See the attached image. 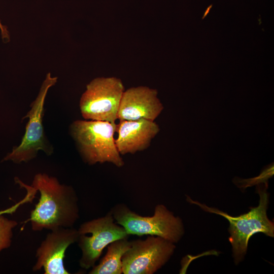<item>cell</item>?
I'll list each match as a JSON object with an SVG mask.
<instances>
[{
	"instance_id": "cell-1",
	"label": "cell",
	"mask_w": 274,
	"mask_h": 274,
	"mask_svg": "<svg viewBox=\"0 0 274 274\" xmlns=\"http://www.w3.org/2000/svg\"><path fill=\"white\" fill-rule=\"evenodd\" d=\"M31 186L39 191L40 198L24 223L29 222L34 231L73 227L79 218V209L72 186L45 173L36 174Z\"/></svg>"
},
{
	"instance_id": "cell-2",
	"label": "cell",
	"mask_w": 274,
	"mask_h": 274,
	"mask_svg": "<svg viewBox=\"0 0 274 274\" xmlns=\"http://www.w3.org/2000/svg\"><path fill=\"white\" fill-rule=\"evenodd\" d=\"M267 182L261 183L257 187L260 199L257 207L250 208L249 212L233 217L217 209L211 208L187 196V201L199 206L206 212L219 215L229 223L228 229L229 241L232 246V255L235 264L243 261L247 253L250 238L255 233L262 232L266 235L274 236V224L267 216L269 195Z\"/></svg>"
},
{
	"instance_id": "cell-3",
	"label": "cell",
	"mask_w": 274,
	"mask_h": 274,
	"mask_svg": "<svg viewBox=\"0 0 274 274\" xmlns=\"http://www.w3.org/2000/svg\"><path fill=\"white\" fill-rule=\"evenodd\" d=\"M116 124L108 121L76 120L70 131L84 161L89 164L110 162L117 167L124 163L115 144Z\"/></svg>"
},
{
	"instance_id": "cell-4",
	"label": "cell",
	"mask_w": 274,
	"mask_h": 274,
	"mask_svg": "<svg viewBox=\"0 0 274 274\" xmlns=\"http://www.w3.org/2000/svg\"><path fill=\"white\" fill-rule=\"evenodd\" d=\"M111 212L116 223L122 226L128 235H145L161 237L177 243L184 233L182 219L163 204L156 206L152 216H141L124 203L112 208Z\"/></svg>"
},
{
	"instance_id": "cell-5",
	"label": "cell",
	"mask_w": 274,
	"mask_h": 274,
	"mask_svg": "<svg viewBox=\"0 0 274 274\" xmlns=\"http://www.w3.org/2000/svg\"><path fill=\"white\" fill-rule=\"evenodd\" d=\"M124 90L122 80L117 77L93 79L87 85L80 99L83 117L87 120L115 123Z\"/></svg>"
},
{
	"instance_id": "cell-6",
	"label": "cell",
	"mask_w": 274,
	"mask_h": 274,
	"mask_svg": "<svg viewBox=\"0 0 274 274\" xmlns=\"http://www.w3.org/2000/svg\"><path fill=\"white\" fill-rule=\"evenodd\" d=\"M56 82L57 77H52L50 73L46 75L37 98L30 106L31 109L24 117L29 120L20 144L15 147L3 161L11 160L16 163L27 162L35 158L40 150L48 155L52 153L53 149L44 134L42 118L47 92Z\"/></svg>"
},
{
	"instance_id": "cell-7",
	"label": "cell",
	"mask_w": 274,
	"mask_h": 274,
	"mask_svg": "<svg viewBox=\"0 0 274 274\" xmlns=\"http://www.w3.org/2000/svg\"><path fill=\"white\" fill-rule=\"evenodd\" d=\"M114 221L110 211L104 217L85 222L80 226L77 242L82 252L79 260L81 268L93 267L105 248L115 241L128 237L125 229Z\"/></svg>"
},
{
	"instance_id": "cell-8",
	"label": "cell",
	"mask_w": 274,
	"mask_h": 274,
	"mask_svg": "<svg viewBox=\"0 0 274 274\" xmlns=\"http://www.w3.org/2000/svg\"><path fill=\"white\" fill-rule=\"evenodd\" d=\"M175 249L174 243L159 236L131 241L122 257L123 273L153 274L169 260Z\"/></svg>"
},
{
	"instance_id": "cell-9",
	"label": "cell",
	"mask_w": 274,
	"mask_h": 274,
	"mask_svg": "<svg viewBox=\"0 0 274 274\" xmlns=\"http://www.w3.org/2000/svg\"><path fill=\"white\" fill-rule=\"evenodd\" d=\"M79 233L73 227L59 228L48 233L36 251L32 270L44 269L45 274H68L64 265L68 247L77 242Z\"/></svg>"
},
{
	"instance_id": "cell-10",
	"label": "cell",
	"mask_w": 274,
	"mask_h": 274,
	"mask_svg": "<svg viewBox=\"0 0 274 274\" xmlns=\"http://www.w3.org/2000/svg\"><path fill=\"white\" fill-rule=\"evenodd\" d=\"M157 91L145 86L132 87L124 90L120 101L117 119L154 121L163 109L157 97Z\"/></svg>"
},
{
	"instance_id": "cell-11",
	"label": "cell",
	"mask_w": 274,
	"mask_h": 274,
	"mask_svg": "<svg viewBox=\"0 0 274 274\" xmlns=\"http://www.w3.org/2000/svg\"><path fill=\"white\" fill-rule=\"evenodd\" d=\"M159 131V126L154 121L145 119L119 120L116 127L117 149L120 155L143 151L150 146Z\"/></svg>"
},
{
	"instance_id": "cell-12",
	"label": "cell",
	"mask_w": 274,
	"mask_h": 274,
	"mask_svg": "<svg viewBox=\"0 0 274 274\" xmlns=\"http://www.w3.org/2000/svg\"><path fill=\"white\" fill-rule=\"evenodd\" d=\"M131 241L128 238L115 241L107 246V251L99 263L92 267L89 274H121L122 257L130 248Z\"/></svg>"
},
{
	"instance_id": "cell-13",
	"label": "cell",
	"mask_w": 274,
	"mask_h": 274,
	"mask_svg": "<svg viewBox=\"0 0 274 274\" xmlns=\"http://www.w3.org/2000/svg\"><path fill=\"white\" fill-rule=\"evenodd\" d=\"M17 225L16 221L0 216V253L11 246L13 229Z\"/></svg>"
},
{
	"instance_id": "cell-14",
	"label": "cell",
	"mask_w": 274,
	"mask_h": 274,
	"mask_svg": "<svg viewBox=\"0 0 274 274\" xmlns=\"http://www.w3.org/2000/svg\"><path fill=\"white\" fill-rule=\"evenodd\" d=\"M273 174V163L264 169L259 176L249 179H234V182L239 187L246 188L252 185L265 182Z\"/></svg>"
},
{
	"instance_id": "cell-15",
	"label": "cell",
	"mask_w": 274,
	"mask_h": 274,
	"mask_svg": "<svg viewBox=\"0 0 274 274\" xmlns=\"http://www.w3.org/2000/svg\"><path fill=\"white\" fill-rule=\"evenodd\" d=\"M33 199V196L30 193L27 192V194H26L25 197L21 200H20L19 202H17L15 205L11 207L10 208L0 211V216L6 214H12L14 213L21 205L25 203L31 202Z\"/></svg>"
},
{
	"instance_id": "cell-16",
	"label": "cell",
	"mask_w": 274,
	"mask_h": 274,
	"mask_svg": "<svg viewBox=\"0 0 274 274\" xmlns=\"http://www.w3.org/2000/svg\"><path fill=\"white\" fill-rule=\"evenodd\" d=\"M0 30L2 35V37L4 39H7L9 38V35L8 31L5 27L2 24L0 21Z\"/></svg>"
}]
</instances>
